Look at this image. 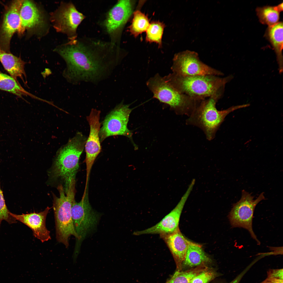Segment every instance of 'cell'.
Returning a JSON list of instances; mask_svg holds the SVG:
<instances>
[{"mask_svg": "<svg viewBox=\"0 0 283 283\" xmlns=\"http://www.w3.org/2000/svg\"><path fill=\"white\" fill-rule=\"evenodd\" d=\"M55 51L65 61L62 75L69 83L81 82L96 84L105 79L118 65L117 62L98 56L75 40L56 48Z\"/></svg>", "mask_w": 283, "mask_h": 283, "instance_id": "1", "label": "cell"}, {"mask_svg": "<svg viewBox=\"0 0 283 283\" xmlns=\"http://www.w3.org/2000/svg\"><path fill=\"white\" fill-rule=\"evenodd\" d=\"M163 78L179 92L202 100L210 97L220 99L226 84L232 79L233 76L224 78L212 75L186 76L172 73Z\"/></svg>", "mask_w": 283, "mask_h": 283, "instance_id": "2", "label": "cell"}, {"mask_svg": "<svg viewBox=\"0 0 283 283\" xmlns=\"http://www.w3.org/2000/svg\"><path fill=\"white\" fill-rule=\"evenodd\" d=\"M220 99L210 97L202 100L186 121L187 124L200 128L209 141L214 138L217 131L227 115L235 110L250 105L246 104L233 106L219 111L216 108V105Z\"/></svg>", "mask_w": 283, "mask_h": 283, "instance_id": "3", "label": "cell"}, {"mask_svg": "<svg viewBox=\"0 0 283 283\" xmlns=\"http://www.w3.org/2000/svg\"><path fill=\"white\" fill-rule=\"evenodd\" d=\"M86 137L78 132L68 143L58 151L52 171L55 178L64 180L65 191L72 179L75 177L79 167V162L86 142Z\"/></svg>", "mask_w": 283, "mask_h": 283, "instance_id": "4", "label": "cell"}, {"mask_svg": "<svg viewBox=\"0 0 283 283\" xmlns=\"http://www.w3.org/2000/svg\"><path fill=\"white\" fill-rule=\"evenodd\" d=\"M75 177L73 178L68 188L64 193L62 185L57 189L59 193L58 197L53 195V208L55 220L56 239L67 248L69 246V239L71 235L76 238L75 232L72 221L71 208L75 200Z\"/></svg>", "mask_w": 283, "mask_h": 283, "instance_id": "5", "label": "cell"}, {"mask_svg": "<svg viewBox=\"0 0 283 283\" xmlns=\"http://www.w3.org/2000/svg\"><path fill=\"white\" fill-rule=\"evenodd\" d=\"M146 84L154 98L168 105L178 115L189 116L202 101L179 92L158 74L150 78Z\"/></svg>", "mask_w": 283, "mask_h": 283, "instance_id": "6", "label": "cell"}, {"mask_svg": "<svg viewBox=\"0 0 283 283\" xmlns=\"http://www.w3.org/2000/svg\"><path fill=\"white\" fill-rule=\"evenodd\" d=\"M71 215L74 228L77 235L73 258H76L82 241L96 227L100 214L93 209L88 199V188L84 192L80 201L74 200L71 208Z\"/></svg>", "mask_w": 283, "mask_h": 283, "instance_id": "7", "label": "cell"}, {"mask_svg": "<svg viewBox=\"0 0 283 283\" xmlns=\"http://www.w3.org/2000/svg\"><path fill=\"white\" fill-rule=\"evenodd\" d=\"M254 197L244 190L242 191L240 200L233 204L228 215L232 226L241 227L248 230L252 237L258 244L260 242L257 239L252 229V221L255 208L260 201L265 199L263 193H261L255 199Z\"/></svg>", "mask_w": 283, "mask_h": 283, "instance_id": "8", "label": "cell"}, {"mask_svg": "<svg viewBox=\"0 0 283 283\" xmlns=\"http://www.w3.org/2000/svg\"><path fill=\"white\" fill-rule=\"evenodd\" d=\"M171 69L173 73L183 76L206 75L219 76L224 75L221 71L202 62L197 53L188 50L175 55Z\"/></svg>", "mask_w": 283, "mask_h": 283, "instance_id": "9", "label": "cell"}, {"mask_svg": "<svg viewBox=\"0 0 283 283\" xmlns=\"http://www.w3.org/2000/svg\"><path fill=\"white\" fill-rule=\"evenodd\" d=\"M132 110L128 105L122 102L107 115L99 132L100 142L108 137L116 135L125 136L133 142L132 133L127 127Z\"/></svg>", "mask_w": 283, "mask_h": 283, "instance_id": "10", "label": "cell"}, {"mask_svg": "<svg viewBox=\"0 0 283 283\" xmlns=\"http://www.w3.org/2000/svg\"><path fill=\"white\" fill-rule=\"evenodd\" d=\"M84 18L71 3L61 4L51 15V20L57 31L66 34L74 40L77 28Z\"/></svg>", "mask_w": 283, "mask_h": 283, "instance_id": "11", "label": "cell"}, {"mask_svg": "<svg viewBox=\"0 0 283 283\" xmlns=\"http://www.w3.org/2000/svg\"><path fill=\"white\" fill-rule=\"evenodd\" d=\"M100 112V111L92 109L89 115L86 117L90 127V131L85 146L86 154V186L88 185L92 166L101 150L99 137L101 124L99 121Z\"/></svg>", "mask_w": 283, "mask_h": 283, "instance_id": "12", "label": "cell"}, {"mask_svg": "<svg viewBox=\"0 0 283 283\" xmlns=\"http://www.w3.org/2000/svg\"><path fill=\"white\" fill-rule=\"evenodd\" d=\"M194 183L192 182L185 194L175 208L155 225L144 230L134 232L136 236L144 234L167 235L174 232L178 228L179 221L184 205L192 191Z\"/></svg>", "mask_w": 283, "mask_h": 283, "instance_id": "13", "label": "cell"}, {"mask_svg": "<svg viewBox=\"0 0 283 283\" xmlns=\"http://www.w3.org/2000/svg\"><path fill=\"white\" fill-rule=\"evenodd\" d=\"M23 1L15 0L11 3L4 13L0 28V48L7 52L10 53L11 39L20 27L19 12Z\"/></svg>", "mask_w": 283, "mask_h": 283, "instance_id": "14", "label": "cell"}, {"mask_svg": "<svg viewBox=\"0 0 283 283\" xmlns=\"http://www.w3.org/2000/svg\"><path fill=\"white\" fill-rule=\"evenodd\" d=\"M50 209L48 206L44 211L39 213L16 215L10 212V214L16 220L30 228L33 232L34 236L43 243L51 239L50 232L46 225V217Z\"/></svg>", "mask_w": 283, "mask_h": 283, "instance_id": "15", "label": "cell"}, {"mask_svg": "<svg viewBox=\"0 0 283 283\" xmlns=\"http://www.w3.org/2000/svg\"><path fill=\"white\" fill-rule=\"evenodd\" d=\"M19 15L20 25L18 32L23 34L27 30L36 31L42 28L44 23L43 18L39 9L33 2L23 0Z\"/></svg>", "mask_w": 283, "mask_h": 283, "instance_id": "16", "label": "cell"}, {"mask_svg": "<svg viewBox=\"0 0 283 283\" xmlns=\"http://www.w3.org/2000/svg\"><path fill=\"white\" fill-rule=\"evenodd\" d=\"M164 241L173 258L176 270H182V264L184 259L189 241L181 233L179 228L172 233L160 235Z\"/></svg>", "mask_w": 283, "mask_h": 283, "instance_id": "17", "label": "cell"}, {"mask_svg": "<svg viewBox=\"0 0 283 283\" xmlns=\"http://www.w3.org/2000/svg\"><path fill=\"white\" fill-rule=\"evenodd\" d=\"M133 11L132 2L129 0L119 1L110 11L106 20L107 31L111 33L124 24L130 16Z\"/></svg>", "mask_w": 283, "mask_h": 283, "instance_id": "18", "label": "cell"}, {"mask_svg": "<svg viewBox=\"0 0 283 283\" xmlns=\"http://www.w3.org/2000/svg\"><path fill=\"white\" fill-rule=\"evenodd\" d=\"M0 62L4 69L10 75L18 81L21 79L25 84L26 83V77L25 69L26 63L20 57H18L11 53L7 52L0 48Z\"/></svg>", "mask_w": 283, "mask_h": 283, "instance_id": "19", "label": "cell"}, {"mask_svg": "<svg viewBox=\"0 0 283 283\" xmlns=\"http://www.w3.org/2000/svg\"><path fill=\"white\" fill-rule=\"evenodd\" d=\"M283 23L278 22L268 26L265 33L266 37L270 42L276 53L280 73L283 71Z\"/></svg>", "mask_w": 283, "mask_h": 283, "instance_id": "20", "label": "cell"}, {"mask_svg": "<svg viewBox=\"0 0 283 283\" xmlns=\"http://www.w3.org/2000/svg\"><path fill=\"white\" fill-rule=\"evenodd\" d=\"M211 262V259L205 252L201 245L189 241L182 268L183 266L193 268Z\"/></svg>", "mask_w": 283, "mask_h": 283, "instance_id": "21", "label": "cell"}, {"mask_svg": "<svg viewBox=\"0 0 283 283\" xmlns=\"http://www.w3.org/2000/svg\"><path fill=\"white\" fill-rule=\"evenodd\" d=\"M0 90L7 92L20 98L28 96L36 99L37 98L25 90L18 81L0 70Z\"/></svg>", "mask_w": 283, "mask_h": 283, "instance_id": "22", "label": "cell"}, {"mask_svg": "<svg viewBox=\"0 0 283 283\" xmlns=\"http://www.w3.org/2000/svg\"><path fill=\"white\" fill-rule=\"evenodd\" d=\"M209 268L207 264H203L186 270L176 271L164 283H190L194 276Z\"/></svg>", "mask_w": 283, "mask_h": 283, "instance_id": "23", "label": "cell"}, {"mask_svg": "<svg viewBox=\"0 0 283 283\" xmlns=\"http://www.w3.org/2000/svg\"><path fill=\"white\" fill-rule=\"evenodd\" d=\"M256 12L260 22L269 26L278 22L281 11L277 6L258 7L257 8Z\"/></svg>", "mask_w": 283, "mask_h": 283, "instance_id": "24", "label": "cell"}, {"mask_svg": "<svg viewBox=\"0 0 283 283\" xmlns=\"http://www.w3.org/2000/svg\"><path fill=\"white\" fill-rule=\"evenodd\" d=\"M147 15L139 10L134 12L131 25L129 27V31L135 37L146 31L150 25Z\"/></svg>", "mask_w": 283, "mask_h": 283, "instance_id": "25", "label": "cell"}, {"mask_svg": "<svg viewBox=\"0 0 283 283\" xmlns=\"http://www.w3.org/2000/svg\"><path fill=\"white\" fill-rule=\"evenodd\" d=\"M164 24L159 21L152 22L146 31V40L147 42H155L159 47L162 45V38L164 29Z\"/></svg>", "mask_w": 283, "mask_h": 283, "instance_id": "26", "label": "cell"}, {"mask_svg": "<svg viewBox=\"0 0 283 283\" xmlns=\"http://www.w3.org/2000/svg\"><path fill=\"white\" fill-rule=\"evenodd\" d=\"M217 275L216 271L209 268L194 276L190 283H208Z\"/></svg>", "mask_w": 283, "mask_h": 283, "instance_id": "27", "label": "cell"}, {"mask_svg": "<svg viewBox=\"0 0 283 283\" xmlns=\"http://www.w3.org/2000/svg\"><path fill=\"white\" fill-rule=\"evenodd\" d=\"M10 213L6 205L3 192L0 187V227L3 220L6 221L10 224L16 222L15 219L10 215Z\"/></svg>", "mask_w": 283, "mask_h": 283, "instance_id": "28", "label": "cell"}, {"mask_svg": "<svg viewBox=\"0 0 283 283\" xmlns=\"http://www.w3.org/2000/svg\"><path fill=\"white\" fill-rule=\"evenodd\" d=\"M283 269H272L267 272V277L260 283H283Z\"/></svg>", "mask_w": 283, "mask_h": 283, "instance_id": "29", "label": "cell"}, {"mask_svg": "<svg viewBox=\"0 0 283 283\" xmlns=\"http://www.w3.org/2000/svg\"><path fill=\"white\" fill-rule=\"evenodd\" d=\"M249 269L248 267H247L233 280L229 283H239L243 276L249 270Z\"/></svg>", "mask_w": 283, "mask_h": 283, "instance_id": "30", "label": "cell"}]
</instances>
